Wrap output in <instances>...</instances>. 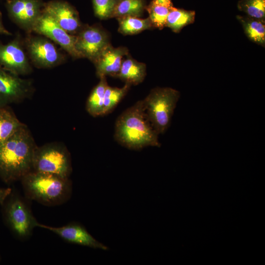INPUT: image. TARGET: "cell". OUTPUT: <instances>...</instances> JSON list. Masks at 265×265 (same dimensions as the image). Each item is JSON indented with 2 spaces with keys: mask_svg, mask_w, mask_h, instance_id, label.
<instances>
[{
  "mask_svg": "<svg viewBox=\"0 0 265 265\" xmlns=\"http://www.w3.org/2000/svg\"><path fill=\"white\" fill-rule=\"evenodd\" d=\"M37 145L27 126L23 124L0 146V177L5 183L21 180L32 170Z\"/></svg>",
  "mask_w": 265,
  "mask_h": 265,
  "instance_id": "cell-1",
  "label": "cell"
},
{
  "mask_svg": "<svg viewBox=\"0 0 265 265\" xmlns=\"http://www.w3.org/2000/svg\"><path fill=\"white\" fill-rule=\"evenodd\" d=\"M159 134L149 121L143 100L124 110L117 118L114 137L122 146L138 150L151 146L159 147Z\"/></svg>",
  "mask_w": 265,
  "mask_h": 265,
  "instance_id": "cell-2",
  "label": "cell"
},
{
  "mask_svg": "<svg viewBox=\"0 0 265 265\" xmlns=\"http://www.w3.org/2000/svg\"><path fill=\"white\" fill-rule=\"evenodd\" d=\"M26 197L48 206L65 202L72 193L69 178L32 170L21 179Z\"/></svg>",
  "mask_w": 265,
  "mask_h": 265,
  "instance_id": "cell-3",
  "label": "cell"
},
{
  "mask_svg": "<svg viewBox=\"0 0 265 265\" xmlns=\"http://www.w3.org/2000/svg\"><path fill=\"white\" fill-rule=\"evenodd\" d=\"M180 97V92L174 88L156 87L143 100L147 117L159 134L169 128Z\"/></svg>",
  "mask_w": 265,
  "mask_h": 265,
  "instance_id": "cell-4",
  "label": "cell"
},
{
  "mask_svg": "<svg viewBox=\"0 0 265 265\" xmlns=\"http://www.w3.org/2000/svg\"><path fill=\"white\" fill-rule=\"evenodd\" d=\"M32 170L69 178L72 171L70 153L60 142L37 146L33 158Z\"/></svg>",
  "mask_w": 265,
  "mask_h": 265,
  "instance_id": "cell-5",
  "label": "cell"
},
{
  "mask_svg": "<svg viewBox=\"0 0 265 265\" xmlns=\"http://www.w3.org/2000/svg\"><path fill=\"white\" fill-rule=\"evenodd\" d=\"M23 41L29 59L36 68H52L62 64L66 60L65 55L55 44L44 36L29 33Z\"/></svg>",
  "mask_w": 265,
  "mask_h": 265,
  "instance_id": "cell-6",
  "label": "cell"
},
{
  "mask_svg": "<svg viewBox=\"0 0 265 265\" xmlns=\"http://www.w3.org/2000/svg\"><path fill=\"white\" fill-rule=\"evenodd\" d=\"M0 66L19 76L27 75L32 72L23 39L19 34L6 44L0 41Z\"/></svg>",
  "mask_w": 265,
  "mask_h": 265,
  "instance_id": "cell-7",
  "label": "cell"
},
{
  "mask_svg": "<svg viewBox=\"0 0 265 265\" xmlns=\"http://www.w3.org/2000/svg\"><path fill=\"white\" fill-rule=\"evenodd\" d=\"M34 91L32 80L21 78L0 66V107L29 99Z\"/></svg>",
  "mask_w": 265,
  "mask_h": 265,
  "instance_id": "cell-8",
  "label": "cell"
},
{
  "mask_svg": "<svg viewBox=\"0 0 265 265\" xmlns=\"http://www.w3.org/2000/svg\"><path fill=\"white\" fill-rule=\"evenodd\" d=\"M5 207L6 219L14 233L21 238L28 237L37 221L26 201L18 195L11 196Z\"/></svg>",
  "mask_w": 265,
  "mask_h": 265,
  "instance_id": "cell-9",
  "label": "cell"
},
{
  "mask_svg": "<svg viewBox=\"0 0 265 265\" xmlns=\"http://www.w3.org/2000/svg\"><path fill=\"white\" fill-rule=\"evenodd\" d=\"M44 3L42 0H7L5 6L10 20L29 34L43 13Z\"/></svg>",
  "mask_w": 265,
  "mask_h": 265,
  "instance_id": "cell-10",
  "label": "cell"
},
{
  "mask_svg": "<svg viewBox=\"0 0 265 265\" xmlns=\"http://www.w3.org/2000/svg\"><path fill=\"white\" fill-rule=\"evenodd\" d=\"M109 45L107 34L97 26L83 25L76 35L77 51L82 58H87L93 63Z\"/></svg>",
  "mask_w": 265,
  "mask_h": 265,
  "instance_id": "cell-11",
  "label": "cell"
},
{
  "mask_svg": "<svg viewBox=\"0 0 265 265\" xmlns=\"http://www.w3.org/2000/svg\"><path fill=\"white\" fill-rule=\"evenodd\" d=\"M32 32L50 39L73 58H82L76 48V35L68 33L45 13L43 12L36 23Z\"/></svg>",
  "mask_w": 265,
  "mask_h": 265,
  "instance_id": "cell-12",
  "label": "cell"
},
{
  "mask_svg": "<svg viewBox=\"0 0 265 265\" xmlns=\"http://www.w3.org/2000/svg\"><path fill=\"white\" fill-rule=\"evenodd\" d=\"M43 12L71 35H76L83 26L78 11L66 1L53 0L45 2Z\"/></svg>",
  "mask_w": 265,
  "mask_h": 265,
  "instance_id": "cell-13",
  "label": "cell"
},
{
  "mask_svg": "<svg viewBox=\"0 0 265 265\" xmlns=\"http://www.w3.org/2000/svg\"><path fill=\"white\" fill-rule=\"evenodd\" d=\"M36 226L50 230L70 243L103 250L109 249L107 246L95 238L83 225L77 222H72L62 227H55L37 222Z\"/></svg>",
  "mask_w": 265,
  "mask_h": 265,
  "instance_id": "cell-14",
  "label": "cell"
},
{
  "mask_svg": "<svg viewBox=\"0 0 265 265\" xmlns=\"http://www.w3.org/2000/svg\"><path fill=\"white\" fill-rule=\"evenodd\" d=\"M128 54V49L125 47L108 46L94 62L97 76L99 78L106 76L116 77L120 71L123 57Z\"/></svg>",
  "mask_w": 265,
  "mask_h": 265,
  "instance_id": "cell-15",
  "label": "cell"
},
{
  "mask_svg": "<svg viewBox=\"0 0 265 265\" xmlns=\"http://www.w3.org/2000/svg\"><path fill=\"white\" fill-rule=\"evenodd\" d=\"M146 75V65L128 56L122 61L120 71L116 77L132 85L142 82Z\"/></svg>",
  "mask_w": 265,
  "mask_h": 265,
  "instance_id": "cell-16",
  "label": "cell"
},
{
  "mask_svg": "<svg viewBox=\"0 0 265 265\" xmlns=\"http://www.w3.org/2000/svg\"><path fill=\"white\" fill-rule=\"evenodd\" d=\"M236 18L249 39L265 47V22L247 16L237 15Z\"/></svg>",
  "mask_w": 265,
  "mask_h": 265,
  "instance_id": "cell-17",
  "label": "cell"
},
{
  "mask_svg": "<svg viewBox=\"0 0 265 265\" xmlns=\"http://www.w3.org/2000/svg\"><path fill=\"white\" fill-rule=\"evenodd\" d=\"M100 79L99 83L90 92L86 103V111L93 117L104 115L105 92L108 85L106 77Z\"/></svg>",
  "mask_w": 265,
  "mask_h": 265,
  "instance_id": "cell-18",
  "label": "cell"
},
{
  "mask_svg": "<svg viewBox=\"0 0 265 265\" xmlns=\"http://www.w3.org/2000/svg\"><path fill=\"white\" fill-rule=\"evenodd\" d=\"M8 106L0 107V146L23 124Z\"/></svg>",
  "mask_w": 265,
  "mask_h": 265,
  "instance_id": "cell-19",
  "label": "cell"
},
{
  "mask_svg": "<svg viewBox=\"0 0 265 265\" xmlns=\"http://www.w3.org/2000/svg\"><path fill=\"white\" fill-rule=\"evenodd\" d=\"M195 12L192 10L179 9L172 6L167 17L166 26L176 33L185 26L193 23Z\"/></svg>",
  "mask_w": 265,
  "mask_h": 265,
  "instance_id": "cell-20",
  "label": "cell"
},
{
  "mask_svg": "<svg viewBox=\"0 0 265 265\" xmlns=\"http://www.w3.org/2000/svg\"><path fill=\"white\" fill-rule=\"evenodd\" d=\"M118 31L124 35L137 34L151 28L153 26L150 19H140L137 17L125 16L117 18Z\"/></svg>",
  "mask_w": 265,
  "mask_h": 265,
  "instance_id": "cell-21",
  "label": "cell"
},
{
  "mask_svg": "<svg viewBox=\"0 0 265 265\" xmlns=\"http://www.w3.org/2000/svg\"><path fill=\"white\" fill-rule=\"evenodd\" d=\"M143 0H118L111 18H120L125 16L139 17L144 9Z\"/></svg>",
  "mask_w": 265,
  "mask_h": 265,
  "instance_id": "cell-22",
  "label": "cell"
},
{
  "mask_svg": "<svg viewBox=\"0 0 265 265\" xmlns=\"http://www.w3.org/2000/svg\"><path fill=\"white\" fill-rule=\"evenodd\" d=\"M131 85L125 83L121 88L107 85L104 95V115L112 112L129 91Z\"/></svg>",
  "mask_w": 265,
  "mask_h": 265,
  "instance_id": "cell-23",
  "label": "cell"
},
{
  "mask_svg": "<svg viewBox=\"0 0 265 265\" xmlns=\"http://www.w3.org/2000/svg\"><path fill=\"white\" fill-rule=\"evenodd\" d=\"M237 6L247 16L265 22V0H240Z\"/></svg>",
  "mask_w": 265,
  "mask_h": 265,
  "instance_id": "cell-24",
  "label": "cell"
},
{
  "mask_svg": "<svg viewBox=\"0 0 265 265\" xmlns=\"http://www.w3.org/2000/svg\"><path fill=\"white\" fill-rule=\"evenodd\" d=\"M172 7H168L151 1L147 10L153 26L162 29L166 26L167 17Z\"/></svg>",
  "mask_w": 265,
  "mask_h": 265,
  "instance_id": "cell-25",
  "label": "cell"
},
{
  "mask_svg": "<svg viewBox=\"0 0 265 265\" xmlns=\"http://www.w3.org/2000/svg\"><path fill=\"white\" fill-rule=\"evenodd\" d=\"M92 0L95 16L100 19H106L111 18L118 0Z\"/></svg>",
  "mask_w": 265,
  "mask_h": 265,
  "instance_id": "cell-26",
  "label": "cell"
},
{
  "mask_svg": "<svg viewBox=\"0 0 265 265\" xmlns=\"http://www.w3.org/2000/svg\"><path fill=\"white\" fill-rule=\"evenodd\" d=\"M12 192L10 188L0 187V204H3Z\"/></svg>",
  "mask_w": 265,
  "mask_h": 265,
  "instance_id": "cell-27",
  "label": "cell"
},
{
  "mask_svg": "<svg viewBox=\"0 0 265 265\" xmlns=\"http://www.w3.org/2000/svg\"><path fill=\"white\" fill-rule=\"evenodd\" d=\"M0 35H12V34L5 27L2 20V13L0 11Z\"/></svg>",
  "mask_w": 265,
  "mask_h": 265,
  "instance_id": "cell-28",
  "label": "cell"
},
{
  "mask_svg": "<svg viewBox=\"0 0 265 265\" xmlns=\"http://www.w3.org/2000/svg\"><path fill=\"white\" fill-rule=\"evenodd\" d=\"M155 3L166 6L168 7H171L173 6L171 0H153Z\"/></svg>",
  "mask_w": 265,
  "mask_h": 265,
  "instance_id": "cell-29",
  "label": "cell"
},
{
  "mask_svg": "<svg viewBox=\"0 0 265 265\" xmlns=\"http://www.w3.org/2000/svg\"></svg>",
  "mask_w": 265,
  "mask_h": 265,
  "instance_id": "cell-30",
  "label": "cell"
}]
</instances>
